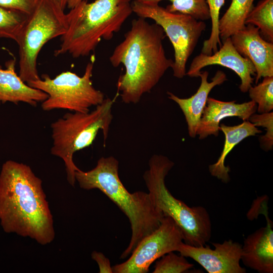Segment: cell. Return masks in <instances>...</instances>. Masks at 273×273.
Returning a JSON list of instances; mask_svg holds the SVG:
<instances>
[{
    "mask_svg": "<svg viewBox=\"0 0 273 273\" xmlns=\"http://www.w3.org/2000/svg\"><path fill=\"white\" fill-rule=\"evenodd\" d=\"M53 222L42 180L28 165L6 161L0 172V223L4 232L44 245L55 239Z\"/></svg>",
    "mask_w": 273,
    "mask_h": 273,
    "instance_id": "6da1fadb",
    "label": "cell"
},
{
    "mask_svg": "<svg viewBox=\"0 0 273 273\" xmlns=\"http://www.w3.org/2000/svg\"><path fill=\"white\" fill-rule=\"evenodd\" d=\"M165 36L159 25L139 17L132 21L124 39L114 49L111 64L114 67L121 64L125 68L117 83L123 103H138L172 68L173 61L167 57L163 44Z\"/></svg>",
    "mask_w": 273,
    "mask_h": 273,
    "instance_id": "7a4b0ae2",
    "label": "cell"
},
{
    "mask_svg": "<svg viewBox=\"0 0 273 273\" xmlns=\"http://www.w3.org/2000/svg\"><path fill=\"white\" fill-rule=\"evenodd\" d=\"M119 162L113 156L100 158L95 168L88 171L80 169L75 177L81 189H98L125 214L131 230L129 243L120 258L129 256L140 242L157 229L164 216L155 206L148 193H129L118 175Z\"/></svg>",
    "mask_w": 273,
    "mask_h": 273,
    "instance_id": "3957f363",
    "label": "cell"
},
{
    "mask_svg": "<svg viewBox=\"0 0 273 273\" xmlns=\"http://www.w3.org/2000/svg\"><path fill=\"white\" fill-rule=\"evenodd\" d=\"M132 13L131 0H82L66 14L68 28L54 55H89L102 39H112Z\"/></svg>",
    "mask_w": 273,
    "mask_h": 273,
    "instance_id": "277c9868",
    "label": "cell"
},
{
    "mask_svg": "<svg viewBox=\"0 0 273 273\" xmlns=\"http://www.w3.org/2000/svg\"><path fill=\"white\" fill-rule=\"evenodd\" d=\"M143 179L151 199L164 216L172 218L179 227L184 243L193 246L206 245L211 237L210 215L202 206H188L175 198L167 188L165 178L174 162L162 155H153Z\"/></svg>",
    "mask_w": 273,
    "mask_h": 273,
    "instance_id": "5b68a950",
    "label": "cell"
},
{
    "mask_svg": "<svg viewBox=\"0 0 273 273\" xmlns=\"http://www.w3.org/2000/svg\"><path fill=\"white\" fill-rule=\"evenodd\" d=\"M114 99L106 98L91 112H68L51 124L52 155L61 158L67 179L72 186L76 182L75 173L79 168L73 160L74 154L92 145L99 130H102L105 146L112 121Z\"/></svg>",
    "mask_w": 273,
    "mask_h": 273,
    "instance_id": "8992f818",
    "label": "cell"
},
{
    "mask_svg": "<svg viewBox=\"0 0 273 273\" xmlns=\"http://www.w3.org/2000/svg\"><path fill=\"white\" fill-rule=\"evenodd\" d=\"M67 14L54 0H41L28 15L15 41L18 46L19 75L26 83L40 77L37 69L39 53L50 40L65 33Z\"/></svg>",
    "mask_w": 273,
    "mask_h": 273,
    "instance_id": "52a82bcc",
    "label": "cell"
},
{
    "mask_svg": "<svg viewBox=\"0 0 273 273\" xmlns=\"http://www.w3.org/2000/svg\"><path fill=\"white\" fill-rule=\"evenodd\" d=\"M131 8L139 17L151 19L163 29L174 49L173 75L183 78L186 75L188 60L206 30V23L189 15L170 12L157 3L133 0Z\"/></svg>",
    "mask_w": 273,
    "mask_h": 273,
    "instance_id": "ba28073f",
    "label": "cell"
},
{
    "mask_svg": "<svg viewBox=\"0 0 273 273\" xmlns=\"http://www.w3.org/2000/svg\"><path fill=\"white\" fill-rule=\"evenodd\" d=\"M94 61L89 62L82 76L71 71H64L52 78L44 74L39 79L27 84L46 93L48 98L41 102L44 111L65 109L72 112L87 113L92 106L101 104L104 94L94 87L92 77Z\"/></svg>",
    "mask_w": 273,
    "mask_h": 273,
    "instance_id": "9c48e42d",
    "label": "cell"
},
{
    "mask_svg": "<svg viewBox=\"0 0 273 273\" xmlns=\"http://www.w3.org/2000/svg\"><path fill=\"white\" fill-rule=\"evenodd\" d=\"M182 233L174 220L164 216L158 228L144 238L125 261L112 267L114 273H147L150 265L164 255L177 251Z\"/></svg>",
    "mask_w": 273,
    "mask_h": 273,
    "instance_id": "30bf717a",
    "label": "cell"
},
{
    "mask_svg": "<svg viewBox=\"0 0 273 273\" xmlns=\"http://www.w3.org/2000/svg\"><path fill=\"white\" fill-rule=\"evenodd\" d=\"M209 246H193L183 242L177 252L190 257L201 265L209 273H245L240 264L242 245L232 240L222 243H212Z\"/></svg>",
    "mask_w": 273,
    "mask_h": 273,
    "instance_id": "8fae6325",
    "label": "cell"
},
{
    "mask_svg": "<svg viewBox=\"0 0 273 273\" xmlns=\"http://www.w3.org/2000/svg\"><path fill=\"white\" fill-rule=\"evenodd\" d=\"M212 55L201 53L192 60L186 75L190 77H198L201 70L205 67L213 65H220L228 68L240 77L241 84L239 88L241 92H248L254 80L256 70L252 62L242 56L233 46L231 38L222 41V44Z\"/></svg>",
    "mask_w": 273,
    "mask_h": 273,
    "instance_id": "7c38bea8",
    "label": "cell"
},
{
    "mask_svg": "<svg viewBox=\"0 0 273 273\" xmlns=\"http://www.w3.org/2000/svg\"><path fill=\"white\" fill-rule=\"evenodd\" d=\"M230 38L237 52L254 65L256 84L262 77L273 76V42L264 39L257 27L246 25Z\"/></svg>",
    "mask_w": 273,
    "mask_h": 273,
    "instance_id": "4fadbf2b",
    "label": "cell"
},
{
    "mask_svg": "<svg viewBox=\"0 0 273 273\" xmlns=\"http://www.w3.org/2000/svg\"><path fill=\"white\" fill-rule=\"evenodd\" d=\"M266 225L249 235L242 246L241 260L244 264L260 273L273 272L272 222L266 206L263 209Z\"/></svg>",
    "mask_w": 273,
    "mask_h": 273,
    "instance_id": "5bb4252c",
    "label": "cell"
},
{
    "mask_svg": "<svg viewBox=\"0 0 273 273\" xmlns=\"http://www.w3.org/2000/svg\"><path fill=\"white\" fill-rule=\"evenodd\" d=\"M257 111V105L252 101L239 104L236 101H221L212 98H208L197 130V135L200 140L213 135L217 136L220 131V122L224 118L237 117L243 121Z\"/></svg>",
    "mask_w": 273,
    "mask_h": 273,
    "instance_id": "9a60e30c",
    "label": "cell"
},
{
    "mask_svg": "<svg viewBox=\"0 0 273 273\" xmlns=\"http://www.w3.org/2000/svg\"><path fill=\"white\" fill-rule=\"evenodd\" d=\"M208 75L207 71L201 72L200 86L190 98H180L170 92L167 93L168 98L175 102L182 111L188 125L189 134L193 138L197 135V128L209 93L215 86L227 80L226 74L220 70L216 71L210 82L208 81Z\"/></svg>",
    "mask_w": 273,
    "mask_h": 273,
    "instance_id": "2e32d148",
    "label": "cell"
},
{
    "mask_svg": "<svg viewBox=\"0 0 273 273\" xmlns=\"http://www.w3.org/2000/svg\"><path fill=\"white\" fill-rule=\"evenodd\" d=\"M15 65V59L6 62V69L0 65V105L22 102L36 106L46 100L48 95L46 93L30 87L21 79L16 72Z\"/></svg>",
    "mask_w": 273,
    "mask_h": 273,
    "instance_id": "e0dca14e",
    "label": "cell"
},
{
    "mask_svg": "<svg viewBox=\"0 0 273 273\" xmlns=\"http://www.w3.org/2000/svg\"><path fill=\"white\" fill-rule=\"evenodd\" d=\"M220 130L225 135V141L221 154L217 161L209 166L211 175L220 179L222 183H228L230 180V168L224 164L225 158L233 149L245 139L254 136L262 132L257 127L249 120L243 121L238 125L228 126L220 124Z\"/></svg>",
    "mask_w": 273,
    "mask_h": 273,
    "instance_id": "ac0fdd59",
    "label": "cell"
},
{
    "mask_svg": "<svg viewBox=\"0 0 273 273\" xmlns=\"http://www.w3.org/2000/svg\"><path fill=\"white\" fill-rule=\"evenodd\" d=\"M255 0H232L218 23L220 39L223 41L243 28L245 20L252 9Z\"/></svg>",
    "mask_w": 273,
    "mask_h": 273,
    "instance_id": "d6986e66",
    "label": "cell"
},
{
    "mask_svg": "<svg viewBox=\"0 0 273 273\" xmlns=\"http://www.w3.org/2000/svg\"><path fill=\"white\" fill-rule=\"evenodd\" d=\"M245 24L257 27L266 40L273 42V0H261L248 14Z\"/></svg>",
    "mask_w": 273,
    "mask_h": 273,
    "instance_id": "ffe728a7",
    "label": "cell"
},
{
    "mask_svg": "<svg viewBox=\"0 0 273 273\" xmlns=\"http://www.w3.org/2000/svg\"><path fill=\"white\" fill-rule=\"evenodd\" d=\"M146 3H157L164 0H134ZM171 2L166 9L170 12L190 15L195 19L205 21L210 19L206 0H166Z\"/></svg>",
    "mask_w": 273,
    "mask_h": 273,
    "instance_id": "44dd1931",
    "label": "cell"
},
{
    "mask_svg": "<svg viewBox=\"0 0 273 273\" xmlns=\"http://www.w3.org/2000/svg\"><path fill=\"white\" fill-rule=\"evenodd\" d=\"M28 15L0 6V37L16 40Z\"/></svg>",
    "mask_w": 273,
    "mask_h": 273,
    "instance_id": "7402d4cb",
    "label": "cell"
},
{
    "mask_svg": "<svg viewBox=\"0 0 273 273\" xmlns=\"http://www.w3.org/2000/svg\"><path fill=\"white\" fill-rule=\"evenodd\" d=\"M251 101L257 105L258 113H268L273 109V76L263 77L262 81L248 89Z\"/></svg>",
    "mask_w": 273,
    "mask_h": 273,
    "instance_id": "603a6c76",
    "label": "cell"
},
{
    "mask_svg": "<svg viewBox=\"0 0 273 273\" xmlns=\"http://www.w3.org/2000/svg\"><path fill=\"white\" fill-rule=\"evenodd\" d=\"M209 8L210 19L211 21V29L209 37L204 40L201 53L206 55H212L221 46L218 30L219 13L221 8L223 6L225 0H206Z\"/></svg>",
    "mask_w": 273,
    "mask_h": 273,
    "instance_id": "cb8c5ba5",
    "label": "cell"
},
{
    "mask_svg": "<svg viewBox=\"0 0 273 273\" xmlns=\"http://www.w3.org/2000/svg\"><path fill=\"white\" fill-rule=\"evenodd\" d=\"M193 266L194 264L190 263L186 257L170 252L162 256L156 262L153 272L183 273Z\"/></svg>",
    "mask_w": 273,
    "mask_h": 273,
    "instance_id": "d4e9b609",
    "label": "cell"
},
{
    "mask_svg": "<svg viewBox=\"0 0 273 273\" xmlns=\"http://www.w3.org/2000/svg\"><path fill=\"white\" fill-rule=\"evenodd\" d=\"M254 126L265 128V133L259 138L261 148L265 151H270L273 147V112L253 114L248 120Z\"/></svg>",
    "mask_w": 273,
    "mask_h": 273,
    "instance_id": "484cf974",
    "label": "cell"
},
{
    "mask_svg": "<svg viewBox=\"0 0 273 273\" xmlns=\"http://www.w3.org/2000/svg\"><path fill=\"white\" fill-rule=\"evenodd\" d=\"M41 0H0V6L18 11L28 15L31 14Z\"/></svg>",
    "mask_w": 273,
    "mask_h": 273,
    "instance_id": "4316f807",
    "label": "cell"
},
{
    "mask_svg": "<svg viewBox=\"0 0 273 273\" xmlns=\"http://www.w3.org/2000/svg\"><path fill=\"white\" fill-rule=\"evenodd\" d=\"M92 258L98 263L99 272L113 273L109 259L102 253L94 251L92 253Z\"/></svg>",
    "mask_w": 273,
    "mask_h": 273,
    "instance_id": "83f0119b",
    "label": "cell"
},
{
    "mask_svg": "<svg viewBox=\"0 0 273 273\" xmlns=\"http://www.w3.org/2000/svg\"><path fill=\"white\" fill-rule=\"evenodd\" d=\"M82 0H68L67 7L69 9H72L79 4Z\"/></svg>",
    "mask_w": 273,
    "mask_h": 273,
    "instance_id": "f1b7e54d",
    "label": "cell"
},
{
    "mask_svg": "<svg viewBox=\"0 0 273 273\" xmlns=\"http://www.w3.org/2000/svg\"><path fill=\"white\" fill-rule=\"evenodd\" d=\"M55 2L63 10L67 7L68 0H54Z\"/></svg>",
    "mask_w": 273,
    "mask_h": 273,
    "instance_id": "f546056e",
    "label": "cell"
}]
</instances>
